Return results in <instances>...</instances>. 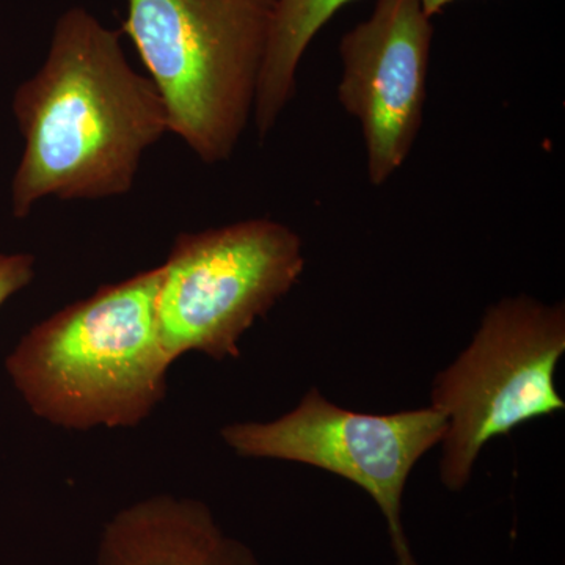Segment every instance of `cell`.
Here are the masks:
<instances>
[{
	"instance_id": "52a82bcc",
	"label": "cell",
	"mask_w": 565,
	"mask_h": 565,
	"mask_svg": "<svg viewBox=\"0 0 565 565\" xmlns=\"http://www.w3.org/2000/svg\"><path fill=\"white\" fill-rule=\"evenodd\" d=\"M433 40L419 0H377L341 39L338 102L362 126L375 188L404 166L422 131Z\"/></svg>"
},
{
	"instance_id": "7a4b0ae2",
	"label": "cell",
	"mask_w": 565,
	"mask_h": 565,
	"mask_svg": "<svg viewBox=\"0 0 565 565\" xmlns=\"http://www.w3.org/2000/svg\"><path fill=\"white\" fill-rule=\"evenodd\" d=\"M162 266L104 285L33 326L6 367L32 414L66 430L128 429L169 393L159 338Z\"/></svg>"
},
{
	"instance_id": "6da1fadb",
	"label": "cell",
	"mask_w": 565,
	"mask_h": 565,
	"mask_svg": "<svg viewBox=\"0 0 565 565\" xmlns=\"http://www.w3.org/2000/svg\"><path fill=\"white\" fill-rule=\"evenodd\" d=\"M13 114L24 139L11 184L17 218L50 196L126 195L145 151L170 134L161 93L128 62L120 32L84 7L55 22L46 61L14 92Z\"/></svg>"
},
{
	"instance_id": "8992f818",
	"label": "cell",
	"mask_w": 565,
	"mask_h": 565,
	"mask_svg": "<svg viewBox=\"0 0 565 565\" xmlns=\"http://www.w3.org/2000/svg\"><path fill=\"white\" fill-rule=\"evenodd\" d=\"M445 433L446 416L433 405L360 414L318 388L274 422L233 423L221 430L236 455L308 465L359 486L385 516L396 565H418L401 520L403 494L416 463L441 444Z\"/></svg>"
},
{
	"instance_id": "5b68a950",
	"label": "cell",
	"mask_w": 565,
	"mask_h": 565,
	"mask_svg": "<svg viewBox=\"0 0 565 565\" xmlns=\"http://www.w3.org/2000/svg\"><path fill=\"white\" fill-rule=\"evenodd\" d=\"M162 266L159 338L177 362L189 352L237 359L239 341L291 292L305 269L299 234L273 218L181 233Z\"/></svg>"
},
{
	"instance_id": "ba28073f",
	"label": "cell",
	"mask_w": 565,
	"mask_h": 565,
	"mask_svg": "<svg viewBox=\"0 0 565 565\" xmlns=\"http://www.w3.org/2000/svg\"><path fill=\"white\" fill-rule=\"evenodd\" d=\"M98 565H262L223 533L203 501L154 494L122 508L104 526Z\"/></svg>"
},
{
	"instance_id": "9c48e42d",
	"label": "cell",
	"mask_w": 565,
	"mask_h": 565,
	"mask_svg": "<svg viewBox=\"0 0 565 565\" xmlns=\"http://www.w3.org/2000/svg\"><path fill=\"white\" fill-rule=\"evenodd\" d=\"M353 0H277L269 43L256 88L253 121L264 140L297 90V70L311 41Z\"/></svg>"
},
{
	"instance_id": "3957f363",
	"label": "cell",
	"mask_w": 565,
	"mask_h": 565,
	"mask_svg": "<svg viewBox=\"0 0 565 565\" xmlns=\"http://www.w3.org/2000/svg\"><path fill=\"white\" fill-rule=\"evenodd\" d=\"M277 0H128V33L169 131L203 163L232 159L253 118Z\"/></svg>"
},
{
	"instance_id": "8fae6325",
	"label": "cell",
	"mask_w": 565,
	"mask_h": 565,
	"mask_svg": "<svg viewBox=\"0 0 565 565\" xmlns=\"http://www.w3.org/2000/svg\"><path fill=\"white\" fill-rule=\"evenodd\" d=\"M451 2H455V0H419L424 13H426L429 18H434L435 14L440 13V11Z\"/></svg>"
},
{
	"instance_id": "30bf717a",
	"label": "cell",
	"mask_w": 565,
	"mask_h": 565,
	"mask_svg": "<svg viewBox=\"0 0 565 565\" xmlns=\"http://www.w3.org/2000/svg\"><path fill=\"white\" fill-rule=\"evenodd\" d=\"M35 278V256L31 253H0V308Z\"/></svg>"
},
{
	"instance_id": "277c9868",
	"label": "cell",
	"mask_w": 565,
	"mask_h": 565,
	"mask_svg": "<svg viewBox=\"0 0 565 565\" xmlns=\"http://www.w3.org/2000/svg\"><path fill=\"white\" fill-rule=\"evenodd\" d=\"M565 353V303L527 294L486 308L470 344L434 377L430 404L446 416L440 481L462 492L493 438L565 408L556 367Z\"/></svg>"
}]
</instances>
